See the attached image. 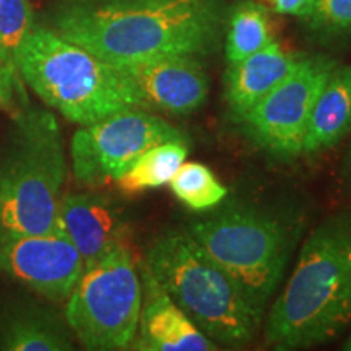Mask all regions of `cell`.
Masks as SVG:
<instances>
[{
    "label": "cell",
    "instance_id": "cell-17",
    "mask_svg": "<svg viewBox=\"0 0 351 351\" xmlns=\"http://www.w3.org/2000/svg\"><path fill=\"white\" fill-rule=\"evenodd\" d=\"M187 155V138L158 143L142 153L134 161V165L117 179V187L127 195H137L161 186H168L173 176L186 161Z\"/></svg>",
    "mask_w": 351,
    "mask_h": 351
},
{
    "label": "cell",
    "instance_id": "cell-9",
    "mask_svg": "<svg viewBox=\"0 0 351 351\" xmlns=\"http://www.w3.org/2000/svg\"><path fill=\"white\" fill-rule=\"evenodd\" d=\"M333 67L324 57H300L291 72L239 122L245 135L278 160L300 156L311 109Z\"/></svg>",
    "mask_w": 351,
    "mask_h": 351
},
{
    "label": "cell",
    "instance_id": "cell-12",
    "mask_svg": "<svg viewBox=\"0 0 351 351\" xmlns=\"http://www.w3.org/2000/svg\"><path fill=\"white\" fill-rule=\"evenodd\" d=\"M57 231L62 232L90 265L119 244H127L129 225L122 208L99 192L64 194L57 215Z\"/></svg>",
    "mask_w": 351,
    "mask_h": 351
},
{
    "label": "cell",
    "instance_id": "cell-1",
    "mask_svg": "<svg viewBox=\"0 0 351 351\" xmlns=\"http://www.w3.org/2000/svg\"><path fill=\"white\" fill-rule=\"evenodd\" d=\"M225 23L219 0L75 2L54 19V32L104 62L124 65L163 56H208Z\"/></svg>",
    "mask_w": 351,
    "mask_h": 351
},
{
    "label": "cell",
    "instance_id": "cell-24",
    "mask_svg": "<svg viewBox=\"0 0 351 351\" xmlns=\"http://www.w3.org/2000/svg\"><path fill=\"white\" fill-rule=\"evenodd\" d=\"M341 178L351 187V145L346 150V155L341 160Z\"/></svg>",
    "mask_w": 351,
    "mask_h": 351
},
{
    "label": "cell",
    "instance_id": "cell-4",
    "mask_svg": "<svg viewBox=\"0 0 351 351\" xmlns=\"http://www.w3.org/2000/svg\"><path fill=\"white\" fill-rule=\"evenodd\" d=\"M15 70L47 106L73 124L90 125L125 109H147L127 73L54 29L33 26L16 52Z\"/></svg>",
    "mask_w": 351,
    "mask_h": 351
},
{
    "label": "cell",
    "instance_id": "cell-26",
    "mask_svg": "<svg viewBox=\"0 0 351 351\" xmlns=\"http://www.w3.org/2000/svg\"><path fill=\"white\" fill-rule=\"evenodd\" d=\"M343 350H345V351H351V333H350V337H348V339H346V341H345Z\"/></svg>",
    "mask_w": 351,
    "mask_h": 351
},
{
    "label": "cell",
    "instance_id": "cell-7",
    "mask_svg": "<svg viewBox=\"0 0 351 351\" xmlns=\"http://www.w3.org/2000/svg\"><path fill=\"white\" fill-rule=\"evenodd\" d=\"M142 311L140 265L129 244H119L85 265L67 298L65 320L83 348L130 350Z\"/></svg>",
    "mask_w": 351,
    "mask_h": 351
},
{
    "label": "cell",
    "instance_id": "cell-18",
    "mask_svg": "<svg viewBox=\"0 0 351 351\" xmlns=\"http://www.w3.org/2000/svg\"><path fill=\"white\" fill-rule=\"evenodd\" d=\"M274 41L267 7L254 0H241L228 15L225 52L228 64L256 54Z\"/></svg>",
    "mask_w": 351,
    "mask_h": 351
},
{
    "label": "cell",
    "instance_id": "cell-21",
    "mask_svg": "<svg viewBox=\"0 0 351 351\" xmlns=\"http://www.w3.org/2000/svg\"><path fill=\"white\" fill-rule=\"evenodd\" d=\"M311 29L326 36L351 33V0H309L302 12Z\"/></svg>",
    "mask_w": 351,
    "mask_h": 351
},
{
    "label": "cell",
    "instance_id": "cell-23",
    "mask_svg": "<svg viewBox=\"0 0 351 351\" xmlns=\"http://www.w3.org/2000/svg\"><path fill=\"white\" fill-rule=\"evenodd\" d=\"M271 10L280 15H296L301 16L309 0H267Z\"/></svg>",
    "mask_w": 351,
    "mask_h": 351
},
{
    "label": "cell",
    "instance_id": "cell-10",
    "mask_svg": "<svg viewBox=\"0 0 351 351\" xmlns=\"http://www.w3.org/2000/svg\"><path fill=\"white\" fill-rule=\"evenodd\" d=\"M85 269V261L62 232L0 236V271L46 300L62 302Z\"/></svg>",
    "mask_w": 351,
    "mask_h": 351
},
{
    "label": "cell",
    "instance_id": "cell-25",
    "mask_svg": "<svg viewBox=\"0 0 351 351\" xmlns=\"http://www.w3.org/2000/svg\"><path fill=\"white\" fill-rule=\"evenodd\" d=\"M75 2H90V3H127V2H147V0H75Z\"/></svg>",
    "mask_w": 351,
    "mask_h": 351
},
{
    "label": "cell",
    "instance_id": "cell-2",
    "mask_svg": "<svg viewBox=\"0 0 351 351\" xmlns=\"http://www.w3.org/2000/svg\"><path fill=\"white\" fill-rule=\"evenodd\" d=\"M351 324V212L330 215L307 236L287 285L267 313L275 350H304Z\"/></svg>",
    "mask_w": 351,
    "mask_h": 351
},
{
    "label": "cell",
    "instance_id": "cell-3",
    "mask_svg": "<svg viewBox=\"0 0 351 351\" xmlns=\"http://www.w3.org/2000/svg\"><path fill=\"white\" fill-rule=\"evenodd\" d=\"M143 263L215 343L238 348L256 339L265 314L187 230L161 231L148 245Z\"/></svg>",
    "mask_w": 351,
    "mask_h": 351
},
{
    "label": "cell",
    "instance_id": "cell-8",
    "mask_svg": "<svg viewBox=\"0 0 351 351\" xmlns=\"http://www.w3.org/2000/svg\"><path fill=\"white\" fill-rule=\"evenodd\" d=\"M178 138L186 135L142 108L114 112L95 124L82 125L73 134V176L86 187L106 186L116 182L148 148Z\"/></svg>",
    "mask_w": 351,
    "mask_h": 351
},
{
    "label": "cell",
    "instance_id": "cell-15",
    "mask_svg": "<svg viewBox=\"0 0 351 351\" xmlns=\"http://www.w3.org/2000/svg\"><path fill=\"white\" fill-rule=\"evenodd\" d=\"M351 132V67L335 65L320 88L307 121L301 155L332 150Z\"/></svg>",
    "mask_w": 351,
    "mask_h": 351
},
{
    "label": "cell",
    "instance_id": "cell-20",
    "mask_svg": "<svg viewBox=\"0 0 351 351\" xmlns=\"http://www.w3.org/2000/svg\"><path fill=\"white\" fill-rule=\"evenodd\" d=\"M33 26L28 0H0V60L13 70L16 52Z\"/></svg>",
    "mask_w": 351,
    "mask_h": 351
},
{
    "label": "cell",
    "instance_id": "cell-16",
    "mask_svg": "<svg viewBox=\"0 0 351 351\" xmlns=\"http://www.w3.org/2000/svg\"><path fill=\"white\" fill-rule=\"evenodd\" d=\"M0 350L69 351L73 350V341L67 327L51 311L16 306L0 320Z\"/></svg>",
    "mask_w": 351,
    "mask_h": 351
},
{
    "label": "cell",
    "instance_id": "cell-19",
    "mask_svg": "<svg viewBox=\"0 0 351 351\" xmlns=\"http://www.w3.org/2000/svg\"><path fill=\"white\" fill-rule=\"evenodd\" d=\"M168 186L176 199L194 212H208L228 195V189L213 171L197 161H184Z\"/></svg>",
    "mask_w": 351,
    "mask_h": 351
},
{
    "label": "cell",
    "instance_id": "cell-13",
    "mask_svg": "<svg viewBox=\"0 0 351 351\" xmlns=\"http://www.w3.org/2000/svg\"><path fill=\"white\" fill-rule=\"evenodd\" d=\"M140 265L142 311L137 335L130 350L135 351H217L219 346L208 339L186 313L171 300L145 263Z\"/></svg>",
    "mask_w": 351,
    "mask_h": 351
},
{
    "label": "cell",
    "instance_id": "cell-11",
    "mask_svg": "<svg viewBox=\"0 0 351 351\" xmlns=\"http://www.w3.org/2000/svg\"><path fill=\"white\" fill-rule=\"evenodd\" d=\"M116 67L135 83L147 108L187 116L207 101L208 75L197 56H163Z\"/></svg>",
    "mask_w": 351,
    "mask_h": 351
},
{
    "label": "cell",
    "instance_id": "cell-5",
    "mask_svg": "<svg viewBox=\"0 0 351 351\" xmlns=\"http://www.w3.org/2000/svg\"><path fill=\"white\" fill-rule=\"evenodd\" d=\"M187 231L265 314L296 247V223L265 205L232 199L194 219Z\"/></svg>",
    "mask_w": 351,
    "mask_h": 351
},
{
    "label": "cell",
    "instance_id": "cell-6",
    "mask_svg": "<svg viewBox=\"0 0 351 351\" xmlns=\"http://www.w3.org/2000/svg\"><path fill=\"white\" fill-rule=\"evenodd\" d=\"M67 161L54 114H19L0 165V236L57 231Z\"/></svg>",
    "mask_w": 351,
    "mask_h": 351
},
{
    "label": "cell",
    "instance_id": "cell-14",
    "mask_svg": "<svg viewBox=\"0 0 351 351\" xmlns=\"http://www.w3.org/2000/svg\"><path fill=\"white\" fill-rule=\"evenodd\" d=\"M298 60L300 56L288 52L280 43L271 41L256 54L230 64L223 85L231 119L239 124L245 114L291 72Z\"/></svg>",
    "mask_w": 351,
    "mask_h": 351
},
{
    "label": "cell",
    "instance_id": "cell-22",
    "mask_svg": "<svg viewBox=\"0 0 351 351\" xmlns=\"http://www.w3.org/2000/svg\"><path fill=\"white\" fill-rule=\"evenodd\" d=\"M15 70L0 60V109H12L15 106Z\"/></svg>",
    "mask_w": 351,
    "mask_h": 351
}]
</instances>
